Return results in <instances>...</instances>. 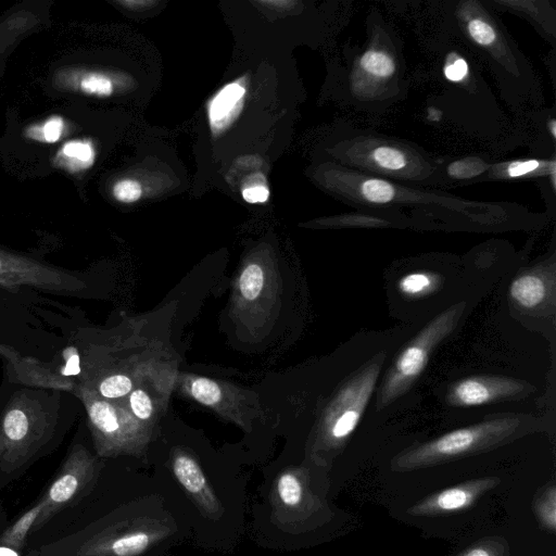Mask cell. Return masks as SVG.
<instances>
[{
	"label": "cell",
	"mask_w": 556,
	"mask_h": 556,
	"mask_svg": "<svg viewBox=\"0 0 556 556\" xmlns=\"http://www.w3.org/2000/svg\"><path fill=\"white\" fill-rule=\"evenodd\" d=\"M22 286L70 295L84 288L73 273L0 249V287L12 290Z\"/></svg>",
	"instance_id": "obj_9"
},
{
	"label": "cell",
	"mask_w": 556,
	"mask_h": 556,
	"mask_svg": "<svg viewBox=\"0 0 556 556\" xmlns=\"http://www.w3.org/2000/svg\"><path fill=\"white\" fill-rule=\"evenodd\" d=\"M52 83L61 91L99 98L112 96L118 86V79L112 73L74 65L58 68Z\"/></svg>",
	"instance_id": "obj_16"
},
{
	"label": "cell",
	"mask_w": 556,
	"mask_h": 556,
	"mask_svg": "<svg viewBox=\"0 0 556 556\" xmlns=\"http://www.w3.org/2000/svg\"><path fill=\"white\" fill-rule=\"evenodd\" d=\"M191 394L204 405H214L222 396L218 384L207 378L195 379L191 384Z\"/></svg>",
	"instance_id": "obj_29"
},
{
	"label": "cell",
	"mask_w": 556,
	"mask_h": 556,
	"mask_svg": "<svg viewBox=\"0 0 556 556\" xmlns=\"http://www.w3.org/2000/svg\"><path fill=\"white\" fill-rule=\"evenodd\" d=\"M70 131V125L65 118L60 115H51L41 122L29 125L25 129V136L28 139L54 143L60 141Z\"/></svg>",
	"instance_id": "obj_23"
},
{
	"label": "cell",
	"mask_w": 556,
	"mask_h": 556,
	"mask_svg": "<svg viewBox=\"0 0 556 556\" xmlns=\"http://www.w3.org/2000/svg\"><path fill=\"white\" fill-rule=\"evenodd\" d=\"M131 380L122 374L110 375L98 384V394L103 399H117L130 392Z\"/></svg>",
	"instance_id": "obj_28"
},
{
	"label": "cell",
	"mask_w": 556,
	"mask_h": 556,
	"mask_svg": "<svg viewBox=\"0 0 556 556\" xmlns=\"http://www.w3.org/2000/svg\"><path fill=\"white\" fill-rule=\"evenodd\" d=\"M555 159L551 160H516L489 167L486 173L479 179L483 180H509L518 178L551 177L555 181Z\"/></svg>",
	"instance_id": "obj_18"
},
{
	"label": "cell",
	"mask_w": 556,
	"mask_h": 556,
	"mask_svg": "<svg viewBox=\"0 0 556 556\" xmlns=\"http://www.w3.org/2000/svg\"><path fill=\"white\" fill-rule=\"evenodd\" d=\"M130 407L132 413L140 419H148L152 415L153 407L149 395L137 389L131 392L129 396Z\"/></svg>",
	"instance_id": "obj_31"
},
{
	"label": "cell",
	"mask_w": 556,
	"mask_h": 556,
	"mask_svg": "<svg viewBox=\"0 0 556 556\" xmlns=\"http://www.w3.org/2000/svg\"><path fill=\"white\" fill-rule=\"evenodd\" d=\"M340 147L341 160L359 173L407 182L438 181L439 165L400 140L355 135Z\"/></svg>",
	"instance_id": "obj_3"
},
{
	"label": "cell",
	"mask_w": 556,
	"mask_h": 556,
	"mask_svg": "<svg viewBox=\"0 0 556 556\" xmlns=\"http://www.w3.org/2000/svg\"><path fill=\"white\" fill-rule=\"evenodd\" d=\"M533 513L541 527L554 533L556 530V486H544L533 501Z\"/></svg>",
	"instance_id": "obj_24"
},
{
	"label": "cell",
	"mask_w": 556,
	"mask_h": 556,
	"mask_svg": "<svg viewBox=\"0 0 556 556\" xmlns=\"http://www.w3.org/2000/svg\"><path fill=\"white\" fill-rule=\"evenodd\" d=\"M119 5L127 8L128 10H144L153 7L156 2L154 1H118Z\"/></svg>",
	"instance_id": "obj_34"
},
{
	"label": "cell",
	"mask_w": 556,
	"mask_h": 556,
	"mask_svg": "<svg viewBox=\"0 0 556 556\" xmlns=\"http://www.w3.org/2000/svg\"><path fill=\"white\" fill-rule=\"evenodd\" d=\"M457 556H510V546L503 536H488L472 543Z\"/></svg>",
	"instance_id": "obj_26"
},
{
	"label": "cell",
	"mask_w": 556,
	"mask_h": 556,
	"mask_svg": "<svg viewBox=\"0 0 556 556\" xmlns=\"http://www.w3.org/2000/svg\"><path fill=\"white\" fill-rule=\"evenodd\" d=\"M400 79V61L384 43H370L357 54L352 63V94L362 99H374L390 91L391 83Z\"/></svg>",
	"instance_id": "obj_12"
},
{
	"label": "cell",
	"mask_w": 556,
	"mask_h": 556,
	"mask_svg": "<svg viewBox=\"0 0 556 556\" xmlns=\"http://www.w3.org/2000/svg\"><path fill=\"white\" fill-rule=\"evenodd\" d=\"M173 472L200 511L210 519H219L223 506L197 460L185 453L173 459Z\"/></svg>",
	"instance_id": "obj_15"
},
{
	"label": "cell",
	"mask_w": 556,
	"mask_h": 556,
	"mask_svg": "<svg viewBox=\"0 0 556 556\" xmlns=\"http://www.w3.org/2000/svg\"><path fill=\"white\" fill-rule=\"evenodd\" d=\"M100 468L98 458L83 443L73 440L56 476L39 500L41 511L31 532L86 495L94 485Z\"/></svg>",
	"instance_id": "obj_7"
},
{
	"label": "cell",
	"mask_w": 556,
	"mask_h": 556,
	"mask_svg": "<svg viewBox=\"0 0 556 556\" xmlns=\"http://www.w3.org/2000/svg\"><path fill=\"white\" fill-rule=\"evenodd\" d=\"M438 285L437 277L426 271L406 274L397 281L399 291L408 298H420L433 291Z\"/></svg>",
	"instance_id": "obj_25"
},
{
	"label": "cell",
	"mask_w": 556,
	"mask_h": 556,
	"mask_svg": "<svg viewBox=\"0 0 556 556\" xmlns=\"http://www.w3.org/2000/svg\"><path fill=\"white\" fill-rule=\"evenodd\" d=\"M501 483L498 477L470 479L437 491L407 509L413 517H438L464 511Z\"/></svg>",
	"instance_id": "obj_13"
},
{
	"label": "cell",
	"mask_w": 556,
	"mask_h": 556,
	"mask_svg": "<svg viewBox=\"0 0 556 556\" xmlns=\"http://www.w3.org/2000/svg\"><path fill=\"white\" fill-rule=\"evenodd\" d=\"M75 394L85 407L99 456H113L131 448L132 439L114 405L86 386L77 387Z\"/></svg>",
	"instance_id": "obj_11"
},
{
	"label": "cell",
	"mask_w": 556,
	"mask_h": 556,
	"mask_svg": "<svg viewBox=\"0 0 556 556\" xmlns=\"http://www.w3.org/2000/svg\"><path fill=\"white\" fill-rule=\"evenodd\" d=\"M518 425L517 419L502 418L452 430L402 452L393 459L392 469L412 471L490 450L510 438Z\"/></svg>",
	"instance_id": "obj_5"
},
{
	"label": "cell",
	"mask_w": 556,
	"mask_h": 556,
	"mask_svg": "<svg viewBox=\"0 0 556 556\" xmlns=\"http://www.w3.org/2000/svg\"><path fill=\"white\" fill-rule=\"evenodd\" d=\"M380 374V363L375 362L358 371L340 391L328 421L327 442L339 448L354 432L367 407Z\"/></svg>",
	"instance_id": "obj_10"
},
{
	"label": "cell",
	"mask_w": 556,
	"mask_h": 556,
	"mask_svg": "<svg viewBox=\"0 0 556 556\" xmlns=\"http://www.w3.org/2000/svg\"><path fill=\"white\" fill-rule=\"evenodd\" d=\"M96 160V148L90 139H72L64 142L52 157L53 166L71 174L90 168Z\"/></svg>",
	"instance_id": "obj_19"
},
{
	"label": "cell",
	"mask_w": 556,
	"mask_h": 556,
	"mask_svg": "<svg viewBox=\"0 0 556 556\" xmlns=\"http://www.w3.org/2000/svg\"><path fill=\"white\" fill-rule=\"evenodd\" d=\"M308 478L301 469H288L273 482V520L279 527L301 531L318 526L329 513L324 500L313 491Z\"/></svg>",
	"instance_id": "obj_8"
},
{
	"label": "cell",
	"mask_w": 556,
	"mask_h": 556,
	"mask_svg": "<svg viewBox=\"0 0 556 556\" xmlns=\"http://www.w3.org/2000/svg\"><path fill=\"white\" fill-rule=\"evenodd\" d=\"M241 294L247 300L256 299L264 285V273L257 264L248 265L242 271L239 280Z\"/></svg>",
	"instance_id": "obj_27"
},
{
	"label": "cell",
	"mask_w": 556,
	"mask_h": 556,
	"mask_svg": "<svg viewBox=\"0 0 556 556\" xmlns=\"http://www.w3.org/2000/svg\"><path fill=\"white\" fill-rule=\"evenodd\" d=\"M462 311L463 304L441 313L401 351L386 375L379 392V405L392 402L417 380L437 344L455 328Z\"/></svg>",
	"instance_id": "obj_6"
},
{
	"label": "cell",
	"mask_w": 556,
	"mask_h": 556,
	"mask_svg": "<svg viewBox=\"0 0 556 556\" xmlns=\"http://www.w3.org/2000/svg\"><path fill=\"white\" fill-rule=\"evenodd\" d=\"M80 405L73 391L5 378L0 387V470L17 471L53 450Z\"/></svg>",
	"instance_id": "obj_1"
},
{
	"label": "cell",
	"mask_w": 556,
	"mask_h": 556,
	"mask_svg": "<svg viewBox=\"0 0 556 556\" xmlns=\"http://www.w3.org/2000/svg\"><path fill=\"white\" fill-rule=\"evenodd\" d=\"M330 174L331 189L348 202L365 208L393 210L408 205L465 212L480 204L443 193L414 189L351 168L332 169Z\"/></svg>",
	"instance_id": "obj_4"
},
{
	"label": "cell",
	"mask_w": 556,
	"mask_h": 556,
	"mask_svg": "<svg viewBox=\"0 0 556 556\" xmlns=\"http://www.w3.org/2000/svg\"><path fill=\"white\" fill-rule=\"evenodd\" d=\"M338 225L352 226V227H382L389 225L384 219L376 216L364 215V214H349L338 218V222H333Z\"/></svg>",
	"instance_id": "obj_32"
},
{
	"label": "cell",
	"mask_w": 556,
	"mask_h": 556,
	"mask_svg": "<svg viewBox=\"0 0 556 556\" xmlns=\"http://www.w3.org/2000/svg\"><path fill=\"white\" fill-rule=\"evenodd\" d=\"M245 87L239 80L225 85L211 99L207 117L211 129L219 134L238 117L244 103Z\"/></svg>",
	"instance_id": "obj_17"
},
{
	"label": "cell",
	"mask_w": 556,
	"mask_h": 556,
	"mask_svg": "<svg viewBox=\"0 0 556 556\" xmlns=\"http://www.w3.org/2000/svg\"><path fill=\"white\" fill-rule=\"evenodd\" d=\"M491 165L478 156H467L450 162L446 165H439L438 180L441 176L452 181L476 182L486 173Z\"/></svg>",
	"instance_id": "obj_21"
},
{
	"label": "cell",
	"mask_w": 556,
	"mask_h": 556,
	"mask_svg": "<svg viewBox=\"0 0 556 556\" xmlns=\"http://www.w3.org/2000/svg\"><path fill=\"white\" fill-rule=\"evenodd\" d=\"M547 287L542 276L527 273L516 277L509 286L511 300L525 309L538 307L546 298Z\"/></svg>",
	"instance_id": "obj_20"
},
{
	"label": "cell",
	"mask_w": 556,
	"mask_h": 556,
	"mask_svg": "<svg viewBox=\"0 0 556 556\" xmlns=\"http://www.w3.org/2000/svg\"><path fill=\"white\" fill-rule=\"evenodd\" d=\"M112 193L122 203H132L140 199L142 189L137 180L121 179L114 184Z\"/></svg>",
	"instance_id": "obj_30"
},
{
	"label": "cell",
	"mask_w": 556,
	"mask_h": 556,
	"mask_svg": "<svg viewBox=\"0 0 556 556\" xmlns=\"http://www.w3.org/2000/svg\"><path fill=\"white\" fill-rule=\"evenodd\" d=\"M168 517H109L40 549L38 556H140L174 532Z\"/></svg>",
	"instance_id": "obj_2"
},
{
	"label": "cell",
	"mask_w": 556,
	"mask_h": 556,
	"mask_svg": "<svg viewBox=\"0 0 556 556\" xmlns=\"http://www.w3.org/2000/svg\"><path fill=\"white\" fill-rule=\"evenodd\" d=\"M521 383L502 377H467L455 382L448 393L447 401L456 406H480L518 394Z\"/></svg>",
	"instance_id": "obj_14"
},
{
	"label": "cell",
	"mask_w": 556,
	"mask_h": 556,
	"mask_svg": "<svg viewBox=\"0 0 556 556\" xmlns=\"http://www.w3.org/2000/svg\"><path fill=\"white\" fill-rule=\"evenodd\" d=\"M40 511L41 504L38 501L36 505L27 509L15 522L0 534V544L18 552L23 549L26 544V539L29 532L33 531Z\"/></svg>",
	"instance_id": "obj_22"
},
{
	"label": "cell",
	"mask_w": 556,
	"mask_h": 556,
	"mask_svg": "<svg viewBox=\"0 0 556 556\" xmlns=\"http://www.w3.org/2000/svg\"><path fill=\"white\" fill-rule=\"evenodd\" d=\"M242 198L248 203H264L269 198V190L263 182L251 181L243 187Z\"/></svg>",
	"instance_id": "obj_33"
}]
</instances>
